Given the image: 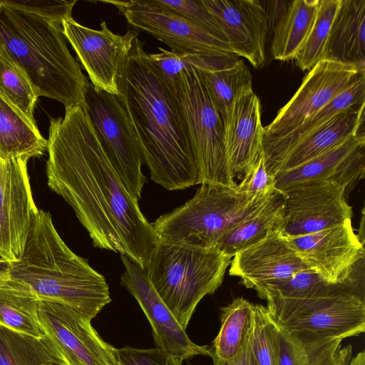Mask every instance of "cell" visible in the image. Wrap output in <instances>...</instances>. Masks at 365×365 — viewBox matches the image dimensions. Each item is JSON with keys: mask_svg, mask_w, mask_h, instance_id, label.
<instances>
[{"mask_svg": "<svg viewBox=\"0 0 365 365\" xmlns=\"http://www.w3.org/2000/svg\"><path fill=\"white\" fill-rule=\"evenodd\" d=\"M48 131V187L73 208L93 246L144 269L157 235L102 148L84 102L51 119Z\"/></svg>", "mask_w": 365, "mask_h": 365, "instance_id": "cell-1", "label": "cell"}, {"mask_svg": "<svg viewBox=\"0 0 365 365\" xmlns=\"http://www.w3.org/2000/svg\"><path fill=\"white\" fill-rule=\"evenodd\" d=\"M136 38L119 81L120 97L131 121L143 164L168 190L199 185L196 160L173 91Z\"/></svg>", "mask_w": 365, "mask_h": 365, "instance_id": "cell-2", "label": "cell"}, {"mask_svg": "<svg viewBox=\"0 0 365 365\" xmlns=\"http://www.w3.org/2000/svg\"><path fill=\"white\" fill-rule=\"evenodd\" d=\"M11 278L39 300L67 304L91 319L111 302L105 277L68 248L41 210L33 217L21 258L11 262Z\"/></svg>", "mask_w": 365, "mask_h": 365, "instance_id": "cell-3", "label": "cell"}, {"mask_svg": "<svg viewBox=\"0 0 365 365\" xmlns=\"http://www.w3.org/2000/svg\"><path fill=\"white\" fill-rule=\"evenodd\" d=\"M0 51L26 75L36 96L65 108L84 101L88 81L69 51L61 24L0 2Z\"/></svg>", "mask_w": 365, "mask_h": 365, "instance_id": "cell-4", "label": "cell"}, {"mask_svg": "<svg viewBox=\"0 0 365 365\" xmlns=\"http://www.w3.org/2000/svg\"><path fill=\"white\" fill-rule=\"evenodd\" d=\"M231 259L217 247L158 240L144 269L159 297L186 329L199 302L222 284Z\"/></svg>", "mask_w": 365, "mask_h": 365, "instance_id": "cell-5", "label": "cell"}, {"mask_svg": "<svg viewBox=\"0 0 365 365\" xmlns=\"http://www.w3.org/2000/svg\"><path fill=\"white\" fill-rule=\"evenodd\" d=\"M274 192L252 194L240 192L236 185L202 184L190 200L160 216L151 225L159 240L216 247L228 231L259 208Z\"/></svg>", "mask_w": 365, "mask_h": 365, "instance_id": "cell-6", "label": "cell"}, {"mask_svg": "<svg viewBox=\"0 0 365 365\" xmlns=\"http://www.w3.org/2000/svg\"><path fill=\"white\" fill-rule=\"evenodd\" d=\"M197 166L199 184L234 187L227 162L224 124L200 69L178 76L174 92Z\"/></svg>", "mask_w": 365, "mask_h": 365, "instance_id": "cell-7", "label": "cell"}, {"mask_svg": "<svg viewBox=\"0 0 365 365\" xmlns=\"http://www.w3.org/2000/svg\"><path fill=\"white\" fill-rule=\"evenodd\" d=\"M272 320L301 340L344 339L365 331V304L353 287L312 298L267 299Z\"/></svg>", "mask_w": 365, "mask_h": 365, "instance_id": "cell-8", "label": "cell"}, {"mask_svg": "<svg viewBox=\"0 0 365 365\" xmlns=\"http://www.w3.org/2000/svg\"><path fill=\"white\" fill-rule=\"evenodd\" d=\"M84 105L106 154L130 195L139 200L146 177L131 121L119 96L95 88L88 81Z\"/></svg>", "mask_w": 365, "mask_h": 365, "instance_id": "cell-9", "label": "cell"}, {"mask_svg": "<svg viewBox=\"0 0 365 365\" xmlns=\"http://www.w3.org/2000/svg\"><path fill=\"white\" fill-rule=\"evenodd\" d=\"M113 5L132 26L145 31L168 45L171 51L201 56L235 55L224 42L160 0L102 1Z\"/></svg>", "mask_w": 365, "mask_h": 365, "instance_id": "cell-10", "label": "cell"}, {"mask_svg": "<svg viewBox=\"0 0 365 365\" xmlns=\"http://www.w3.org/2000/svg\"><path fill=\"white\" fill-rule=\"evenodd\" d=\"M41 327L61 354L66 365H120L117 349L106 342L91 319L67 304L38 302Z\"/></svg>", "mask_w": 365, "mask_h": 365, "instance_id": "cell-11", "label": "cell"}, {"mask_svg": "<svg viewBox=\"0 0 365 365\" xmlns=\"http://www.w3.org/2000/svg\"><path fill=\"white\" fill-rule=\"evenodd\" d=\"M61 26L95 88L120 96V78L138 33L132 29L123 35L114 34L104 21L96 30L73 18L64 20Z\"/></svg>", "mask_w": 365, "mask_h": 365, "instance_id": "cell-12", "label": "cell"}, {"mask_svg": "<svg viewBox=\"0 0 365 365\" xmlns=\"http://www.w3.org/2000/svg\"><path fill=\"white\" fill-rule=\"evenodd\" d=\"M365 72L356 66L323 59L309 71L292 98L264 128V138L284 135L352 86Z\"/></svg>", "mask_w": 365, "mask_h": 365, "instance_id": "cell-13", "label": "cell"}, {"mask_svg": "<svg viewBox=\"0 0 365 365\" xmlns=\"http://www.w3.org/2000/svg\"><path fill=\"white\" fill-rule=\"evenodd\" d=\"M284 198L282 233L294 237L317 232L351 220L345 189L332 181H309L281 191Z\"/></svg>", "mask_w": 365, "mask_h": 365, "instance_id": "cell-14", "label": "cell"}, {"mask_svg": "<svg viewBox=\"0 0 365 365\" xmlns=\"http://www.w3.org/2000/svg\"><path fill=\"white\" fill-rule=\"evenodd\" d=\"M29 160L0 158V257L9 262L21 258L38 211L27 170Z\"/></svg>", "mask_w": 365, "mask_h": 365, "instance_id": "cell-15", "label": "cell"}, {"mask_svg": "<svg viewBox=\"0 0 365 365\" xmlns=\"http://www.w3.org/2000/svg\"><path fill=\"white\" fill-rule=\"evenodd\" d=\"M287 238L306 264L330 284H349L356 265L364 260V241L354 232L351 220Z\"/></svg>", "mask_w": 365, "mask_h": 365, "instance_id": "cell-16", "label": "cell"}, {"mask_svg": "<svg viewBox=\"0 0 365 365\" xmlns=\"http://www.w3.org/2000/svg\"><path fill=\"white\" fill-rule=\"evenodd\" d=\"M125 270L120 277L121 284L134 297L146 316L153 329L158 348L169 356L182 360L197 355L210 356V348L198 345L188 337L153 287L145 269L133 262L125 255H120Z\"/></svg>", "mask_w": 365, "mask_h": 365, "instance_id": "cell-17", "label": "cell"}, {"mask_svg": "<svg viewBox=\"0 0 365 365\" xmlns=\"http://www.w3.org/2000/svg\"><path fill=\"white\" fill-rule=\"evenodd\" d=\"M214 16L235 56L255 68L265 62L269 16L257 0H202Z\"/></svg>", "mask_w": 365, "mask_h": 365, "instance_id": "cell-18", "label": "cell"}, {"mask_svg": "<svg viewBox=\"0 0 365 365\" xmlns=\"http://www.w3.org/2000/svg\"><path fill=\"white\" fill-rule=\"evenodd\" d=\"M365 133L352 135L321 155L275 175L274 187L283 191L309 181H332L351 191L364 178Z\"/></svg>", "mask_w": 365, "mask_h": 365, "instance_id": "cell-19", "label": "cell"}, {"mask_svg": "<svg viewBox=\"0 0 365 365\" xmlns=\"http://www.w3.org/2000/svg\"><path fill=\"white\" fill-rule=\"evenodd\" d=\"M230 274L247 288L257 290L272 282L311 269L287 238L277 230L232 257Z\"/></svg>", "mask_w": 365, "mask_h": 365, "instance_id": "cell-20", "label": "cell"}, {"mask_svg": "<svg viewBox=\"0 0 365 365\" xmlns=\"http://www.w3.org/2000/svg\"><path fill=\"white\" fill-rule=\"evenodd\" d=\"M226 155L231 175L242 178L263 153L261 104L252 86L242 88L223 121Z\"/></svg>", "mask_w": 365, "mask_h": 365, "instance_id": "cell-21", "label": "cell"}, {"mask_svg": "<svg viewBox=\"0 0 365 365\" xmlns=\"http://www.w3.org/2000/svg\"><path fill=\"white\" fill-rule=\"evenodd\" d=\"M363 103H365V75L288 133L264 138L263 154L267 172L275 176L284 158L299 142L344 110Z\"/></svg>", "mask_w": 365, "mask_h": 365, "instance_id": "cell-22", "label": "cell"}, {"mask_svg": "<svg viewBox=\"0 0 365 365\" xmlns=\"http://www.w3.org/2000/svg\"><path fill=\"white\" fill-rule=\"evenodd\" d=\"M365 103L344 110L299 142L283 160L279 172L292 170L321 155L346 140L364 133Z\"/></svg>", "mask_w": 365, "mask_h": 365, "instance_id": "cell-23", "label": "cell"}, {"mask_svg": "<svg viewBox=\"0 0 365 365\" xmlns=\"http://www.w3.org/2000/svg\"><path fill=\"white\" fill-rule=\"evenodd\" d=\"M325 59L353 65L365 72V0H341Z\"/></svg>", "mask_w": 365, "mask_h": 365, "instance_id": "cell-24", "label": "cell"}, {"mask_svg": "<svg viewBox=\"0 0 365 365\" xmlns=\"http://www.w3.org/2000/svg\"><path fill=\"white\" fill-rule=\"evenodd\" d=\"M269 327L279 365H348L351 360V346L342 348L341 339L301 340L270 317Z\"/></svg>", "mask_w": 365, "mask_h": 365, "instance_id": "cell-25", "label": "cell"}, {"mask_svg": "<svg viewBox=\"0 0 365 365\" xmlns=\"http://www.w3.org/2000/svg\"><path fill=\"white\" fill-rule=\"evenodd\" d=\"M283 219L284 198L282 192L276 190L259 208L228 231L216 247L232 258L271 232L282 231Z\"/></svg>", "mask_w": 365, "mask_h": 365, "instance_id": "cell-26", "label": "cell"}, {"mask_svg": "<svg viewBox=\"0 0 365 365\" xmlns=\"http://www.w3.org/2000/svg\"><path fill=\"white\" fill-rule=\"evenodd\" d=\"M319 0L289 1L274 28L272 57L279 61L295 58L305 43L316 19Z\"/></svg>", "mask_w": 365, "mask_h": 365, "instance_id": "cell-27", "label": "cell"}, {"mask_svg": "<svg viewBox=\"0 0 365 365\" xmlns=\"http://www.w3.org/2000/svg\"><path fill=\"white\" fill-rule=\"evenodd\" d=\"M47 150L45 139L36 125L0 96V158L30 159Z\"/></svg>", "mask_w": 365, "mask_h": 365, "instance_id": "cell-28", "label": "cell"}, {"mask_svg": "<svg viewBox=\"0 0 365 365\" xmlns=\"http://www.w3.org/2000/svg\"><path fill=\"white\" fill-rule=\"evenodd\" d=\"M38 302L26 284L11 278L0 286V325L36 338L46 336L38 318Z\"/></svg>", "mask_w": 365, "mask_h": 365, "instance_id": "cell-29", "label": "cell"}, {"mask_svg": "<svg viewBox=\"0 0 365 365\" xmlns=\"http://www.w3.org/2000/svg\"><path fill=\"white\" fill-rule=\"evenodd\" d=\"M255 304L238 297L222 309L221 326L210 352L217 358L230 360L238 355L252 333Z\"/></svg>", "mask_w": 365, "mask_h": 365, "instance_id": "cell-30", "label": "cell"}, {"mask_svg": "<svg viewBox=\"0 0 365 365\" xmlns=\"http://www.w3.org/2000/svg\"><path fill=\"white\" fill-rule=\"evenodd\" d=\"M46 361L66 365L48 336L36 338L0 325V365H40Z\"/></svg>", "mask_w": 365, "mask_h": 365, "instance_id": "cell-31", "label": "cell"}, {"mask_svg": "<svg viewBox=\"0 0 365 365\" xmlns=\"http://www.w3.org/2000/svg\"><path fill=\"white\" fill-rule=\"evenodd\" d=\"M346 287L353 286L349 284H330L314 270L306 269L266 284L256 291L259 297L265 300L271 298L306 299L320 297Z\"/></svg>", "mask_w": 365, "mask_h": 365, "instance_id": "cell-32", "label": "cell"}, {"mask_svg": "<svg viewBox=\"0 0 365 365\" xmlns=\"http://www.w3.org/2000/svg\"><path fill=\"white\" fill-rule=\"evenodd\" d=\"M341 0H319L315 21L303 46L295 56L296 65L309 71L325 59L331 29L340 7Z\"/></svg>", "mask_w": 365, "mask_h": 365, "instance_id": "cell-33", "label": "cell"}, {"mask_svg": "<svg viewBox=\"0 0 365 365\" xmlns=\"http://www.w3.org/2000/svg\"><path fill=\"white\" fill-rule=\"evenodd\" d=\"M200 72L224 121L239 92L252 86L250 71L241 59L230 67Z\"/></svg>", "mask_w": 365, "mask_h": 365, "instance_id": "cell-34", "label": "cell"}, {"mask_svg": "<svg viewBox=\"0 0 365 365\" xmlns=\"http://www.w3.org/2000/svg\"><path fill=\"white\" fill-rule=\"evenodd\" d=\"M0 96L36 125L34 112L38 96L23 71L1 51Z\"/></svg>", "mask_w": 365, "mask_h": 365, "instance_id": "cell-35", "label": "cell"}, {"mask_svg": "<svg viewBox=\"0 0 365 365\" xmlns=\"http://www.w3.org/2000/svg\"><path fill=\"white\" fill-rule=\"evenodd\" d=\"M251 349L257 365H279L266 307L255 304Z\"/></svg>", "mask_w": 365, "mask_h": 365, "instance_id": "cell-36", "label": "cell"}, {"mask_svg": "<svg viewBox=\"0 0 365 365\" xmlns=\"http://www.w3.org/2000/svg\"><path fill=\"white\" fill-rule=\"evenodd\" d=\"M160 1L202 30L217 38L228 43L219 24L203 4L202 0H160Z\"/></svg>", "mask_w": 365, "mask_h": 365, "instance_id": "cell-37", "label": "cell"}, {"mask_svg": "<svg viewBox=\"0 0 365 365\" xmlns=\"http://www.w3.org/2000/svg\"><path fill=\"white\" fill-rule=\"evenodd\" d=\"M0 2L61 24L64 20L72 18V11L77 1L0 0Z\"/></svg>", "mask_w": 365, "mask_h": 365, "instance_id": "cell-38", "label": "cell"}, {"mask_svg": "<svg viewBox=\"0 0 365 365\" xmlns=\"http://www.w3.org/2000/svg\"><path fill=\"white\" fill-rule=\"evenodd\" d=\"M275 177L270 175L265 167L264 154L243 175L241 182L236 185L240 192L257 194L276 191Z\"/></svg>", "mask_w": 365, "mask_h": 365, "instance_id": "cell-39", "label": "cell"}, {"mask_svg": "<svg viewBox=\"0 0 365 365\" xmlns=\"http://www.w3.org/2000/svg\"><path fill=\"white\" fill-rule=\"evenodd\" d=\"M120 365H168L169 355L160 348L136 349L123 347L117 349Z\"/></svg>", "mask_w": 365, "mask_h": 365, "instance_id": "cell-40", "label": "cell"}, {"mask_svg": "<svg viewBox=\"0 0 365 365\" xmlns=\"http://www.w3.org/2000/svg\"><path fill=\"white\" fill-rule=\"evenodd\" d=\"M251 341L252 333L238 355L230 360L220 359L211 354L210 357L212 359L213 365H250L252 357Z\"/></svg>", "mask_w": 365, "mask_h": 365, "instance_id": "cell-41", "label": "cell"}, {"mask_svg": "<svg viewBox=\"0 0 365 365\" xmlns=\"http://www.w3.org/2000/svg\"><path fill=\"white\" fill-rule=\"evenodd\" d=\"M11 279V262L0 257V286Z\"/></svg>", "mask_w": 365, "mask_h": 365, "instance_id": "cell-42", "label": "cell"}, {"mask_svg": "<svg viewBox=\"0 0 365 365\" xmlns=\"http://www.w3.org/2000/svg\"><path fill=\"white\" fill-rule=\"evenodd\" d=\"M348 365H365V351L359 352L354 358L351 359Z\"/></svg>", "mask_w": 365, "mask_h": 365, "instance_id": "cell-43", "label": "cell"}, {"mask_svg": "<svg viewBox=\"0 0 365 365\" xmlns=\"http://www.w3.org/2000/svg\"><path fill=\"white\" fill-rule=\"evenodd\" d=\"M182 361L180 358L170 356L168 365H182Z\"/></svg>", "mask_w": 365, "mask_h": 365, "instance_id": "cell-44", "label": "cell"}, {"mask_svg": "<svg viewBox=\"0 0 365 365\" xmlns=\"http://www.w3.org/2000/svg\"><path fill=\"white\" fill-rule=\"evenodd\" d=\"M40 365H62V364L56 363V362H52V361H46V362H43V363L41 364Z\"/></svg>", "mask_w": 365, "mask_h": 365, "instance_id": "cell-45", "label": "cell"}, {"mask_svg": "<svg viewBox=\"0 0 365 365\" xmlns=\"http://www.w3.org/2000/svg\"><path fill=\"white\" fill-rule=\"evenodd\" d=\"M250 365H257L253 356H252V357H251V361H250Z\"/></svg>", "mask_w": 365, "mask_h": 365, "instance_id": "cell-46", "label": "cell"}]
</instances>
